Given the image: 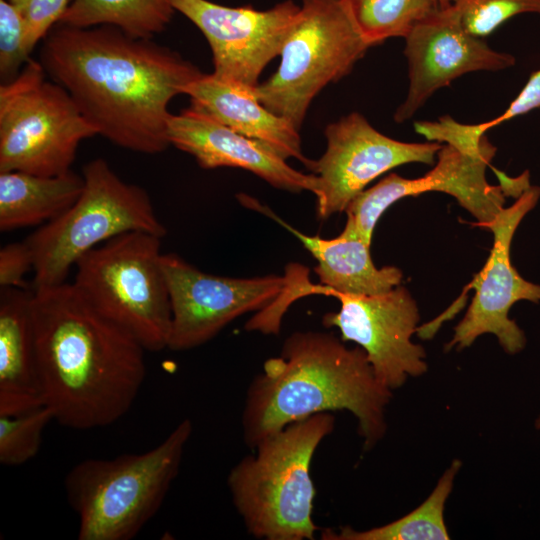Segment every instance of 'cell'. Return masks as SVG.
<instances>
[{"instance_id": "6da1fadb", "label": "cell", "mask_w": 540, "mask_h": 540, "mask_svg": "<svg viewBox=\"0 0 540 540\" xmlns=\"http://www.w3.org/2000/svg\"><path fill=\"white\" fill-rule=\"evenodd\" d=\"M40 63L97 135L144 154L170 146L169 103L203 74L172 49L110 25L58 23L43 40Z\"/></svg>"}, {"instance_id": "7a4b0ae2", "label": "cell", "mask_w": 540, "mask_h": 540, "mask_svg": "<svg viewBox=\"0 0 540 540\" xmlns=\"http://www.w3.org/2000/svg\"><path fill=\"white\" fill-rule=\"evenodd\" d=\"M31 312L44 404L60 425L109 426L135 402L144 347L96 310L73 283L33 289Z\"/></svg>"}, {"instance_id": "3957f363", "label": "cell", "mask_w": 540, "mask_h": 540, "mask_svg": "<svg viewBox=\"0 0 540 540\" xmlns=\"http://www.w3.org/2000/svg\"><path fill=\"white\" fill-rule=\"evenodd\" d=\"M392 391L376 378L361 347L332 333L297 331L269 358L248 387L242 414L244 442L255 448L285 426L321 412L347 410L358 422L364 449L386 432Z\"/></svg>"}, {"instance_id": "277c9868", "label": "cell", "mask_w": 540, "mask_h": 540, "mask_svg": "<svg viewBox=\"0 0 540 540\" xmlns=\"http://www.w3.org/2000/svg\"><path fill=\"white\" fill-rule=\"evenodd\" d=\"M334 427L331 412L295 421L264 438L255 454L231 469L228 489L249 534L266 540L314 539L311 463Z\"/></svg>"}, {"instance_id": "5b68a950", "label": "cell", "mask_w": 540, "mask_h": 540, "mask_svg": "<svg viewBox=\"0 0 540 540\" xmlns=\"http://www.w3.org/2000/svg\"><path fill=\"white\" fill-rule=\"evenodd\" d=\"M192 431L191 420L185 418L149 451L76 464L64 484L79 518L78 539H133L160 509Z\"/></svg>"}, {"instance_id": "8992f818", "label": "cell", "mask_w": 540, "mask_h": 540, "mask_svg": "<svg viewBox=\"0 0 540 540\" xmlns=\"http://www.w3.org/2000/svg\"><path fill=\"white\" fill-rule=\"evenodd\" d=\"M82 176L74 204L25 240L34 259L33 289L64 283L83 255L118 235L166 234L147 191L122 180L106 160L89 161Z\"/></svg>"}, {"instance_id": "52a82bcc", "label": "cell", "mask_w": 540, "mask_h": 540, "mask_svg": "<svg viewBox=\"0 0 540 540\" xmlns=\"http://www.w3.org/2000/svg\"><path fill=\"white\" fill-rule=\"evenodd\" d=\"M161 239L141 231L118 235L77 261L73 282L96 310L149 352L168 348L171 330Z\"/></svg>"}, {"instance_id": "ba28073f", "label": "cell", "mask_w": 540, "mask_h": 540, "mask_svg": "<svg viewBox=\"0 0 540 540\" xmlns=\"http://www.w3.org/2000/svg\"><path fill=\"white\" fill-rule=\"evenodd\" d=\"M300 15L276 72L254 93L272 113L300 130L314 97L349 74L372 47L346 0H300Z\"/></svg>"}, {"instance_id": "9c48e42d", "label": "cell", "mask_w": 540, "mask_h": 540, "mask_svg": "<svg viewBox=\"0 0 540 540\" xmlns=\"http://www.w3.org/2000/svg\"><path fill=\"white\" fill-rule=\"evenodd\" d=\"M40 61L0 85V172L54 176L71 170L80 143L97 135Z\"/></svg>"}, {"instance_id": "30bf717a", "label": "cell", "mask_w": 540, "mask_h": 540, "mask_svg": "<svg viewBox=\"0 0 540 540\" xmlns=\"http://www.w3.org/2000/svg\"><path fill=\"white\" fill-rule=\"evenodd\" d=\"M495 153L496 147L487 136L478 150L442 145L437 153V163L425 175L409 179L390 173L359 193L344 211L347 220L340 234L371 245L375 226L388 207L402 198L432 191L454 197L477 219L476 225L484 227L504 208L507 196L517 198L531 186L528 171L516 178L499 172L501 184H489L486 168Z\"/></svg>"}, {"instance_id": "8fae6325", "label": "cell", "mask_w": 540, "mask_h": 540, "mask_svg": "<svg viewBox=\"0 0 540 540\" xmlns=\"http://www.w3.org/2000/svg\"><path fill=\"white\" fill-rule=\"evenodd\" d=\"M305 291L306 295L338 299L339 310L323 316L324 326L337 328L344 342L361 347L378 381L391 391L408 377L427 371L424 348L411 340L417 332L419 311L407 288L398 285L380 294L354 295L308 283Z\"/></svg>"}, {"instance_id": "7c38bea8", "label": "cell", "mask_w": 540, "mask_h": 540, "mask_svg": "<svg viewBox=\"0 0 540 540\" xmlns=\"http://www.w3.org/2000/svg\"><path fill=\"white\" fill-rule=\"evenodd\" d=\"M161 263L170 296L172 351L207 343L241 315L271 305L289 285L287 276L212 275L175 253L162 254Z\"/></svg>"}, {"instance_id": "4fadbf2b", "label": "cell", "mask_w": 540, "mask_h": 540, "mask_svg": "<svg viewBox=\"0 0 540 540\" xmlns=\"http://www.w3.org/2000/svg\"><path fill=\"white\" fill-rule=\"evenodd\" d=\"M327 146L313 162L317 175L316 210L320 219L344 212L366 186L391 169L408 164L433 165L442 144L403 142L376 130L358 112L325 128Z\"/></svg>"}, {"instance_id": "5bb4252c", "label": "cell", "mask_w": 540, "mask_h": 540, "mask_svg": "<svg viewBox=\"0 0 540 540\" xmlns=\"http://www.w3.org/2000/svg\"><path fill=\"white\" fill-rule=\"evenodd\" d=\"M169 2L207 39L213 74L247 89H255L267 64L281 54L300 15V6L292 0L268 10L227 7L208 0Z\"/></svg>"}, {"instance_id": "9a60e30c", "label": "cell", "mask_w": 540, "mask_h": 540, "mask_svg": "<svg viewBox=\"0 0 540 540\" xmlns=\"http://www.w3.org/2000/svg\"><path fill=\"white\" fill-rule=\"evenodd\" d=\"M540 198V187H528L509 207L486 224L494 235L490 255L471 286L475 295L463 319L454 328L448 351L464 349L483 334H493L508 354H516L526 345V337L516 322L509 318L511 307L520 300L540 302V285L525 280L512 265L510 248L514 233L524 216Z\"/></svg>"}, {"instance_id": "2e32d148", "label": "cell", "mask_w": 540, "mask_h": 540, "mask_svg": "<svg viewBox=\"0 0 540 540\" xmlns=\"http://www.w3.org/2000/svg\"><path fill=\"white\" fill-rule=\"evenodd\" d=\"M404 39L409 87L394 114L397 123L410 119L438 89L456 78L474 71L503 70L516 61L468 33L452 4L438 7L416 23Z\"/></svg>"}, {"instance_id": "e0dca14e", "label": "cell", "mask_w": 540, "mask_h": 540, "mask_svg": "<svg viewBox=\"0 0 540 540\" xmlns=\"http://www.w3.org/2000/svg\"><path fill=\"white\" fill-rule=\"evenodd\" d=\"M168 139L170 145L193 156L204 169L241 168L281 190L317 192L316 174L292 168L262 143L235 132L192 105L171 114Z\"/></svg>"}, {"instance_id": "ac0fdd59", "label": "cell", "mask_w": 540, "mask_h": 540, "mask_svg": "<svg viewBox=\"0 0 540 540\" xmlns=\"http://www.w3.org/2000/svg\"><path fill=\"white\" fill-rule=\"evenodd\" d=\"M184 94L192 106L223 125L256 140L284 159L295 158L311 170L314 160L302 152L301 137L288 120L280 117L247 89L212 74H202L190 83Z\"/></svg>"}, {"instance_id": "d6986e66", "label": "cell", "mask_w": 540, "mask_h": 540, "mask_svg": "<svg viewBox=\"0 0 540 540\" xmlns=\"http://www.w3.org/2000/svg\"><path fill=\"white\" fill-rule=\"evenodd\" d=\"M33 290L0 291V415H17L44 404L31 312Z\"/></svg>"}, {"instance_id": "ffe728a7", "label": "cell", "mask_w": 540, "mask_h": 540, "mask_svg": "<svg viewBox=\"0 0 540 540\" xmlns=\"http://www.w3.org/2000/svg\"><path fill=\"white\" fill-rule=\"evenodd\" d=\"M270 216L294 234L318 262L314 270L323 289L375 295L400 285L402 271L394 266L377 268L370 255V245L361 239L341 234L331 239L306 235L273 213Z\"/></svg>"}, {"instance_id": "44dd1931", "label": "cell", "mask_w": 540, "mask_h": 540, "mask_svg": "<svg viewBox=\"0 0 540 540\" xmlns=\"http://www.w3.org/2000/svg\"><path fill=\"white\" fill-rule=\"evenodd\" d=\"M84 180L70 170L54 176L21 171L0 172V230L44 225L71 207Z\"/></svg>"}, {"instance_id": "7402d4cb", "label": "cell", "mask_w": 540, "mask_h": 540, "mask_svg": "<svg viewBox=\"0 0 540 540\" xmlns=\"http://www.w3.org/2000/svg\"><path fill=\"white\" fill-rule=\"evenodd\" d=\"M174 12L169 0H69L59 24L110 25L134 38L152 39L165 30Z\"/></svg>"}, {"instance_id": "603a6c76", "label": "cell", "mask_w": 540, "mask_h": 540, "mask_svg": "<svg viewBox=\"0 0 540 540\" xmlns=\"http://www.w3.org/2000/svg\"><path fill=\"white\" fill-rule=\"evenodd\" d=\"M461 465V461L454 460L428 498L403 517L386 525L363 531L349 526L338 530L324 528L321 530L320 538L323 540H448L450 537L444 521L445 503Z\"/></svg>"}, {"instance_id": "cb8c5ba5", "label": "cell", "mask_w": 540, "mask_h": 540, "mask_svg": "<svg viewBox=\"0 0 540 540\" xmlns=\"http://www.w3.org/2000/svg\"><path fill=\"white\" fill-rule=\"evenodd\" d=\"M363 36L372 45L405 37L412 27L440 7L436 0H346Z\"/></svg>"}, {"instance_id": "d4e9b609", "label": "cell", "mask_w": 540, "mask_h": 540, "mask_svg": "<svg viewBox=\"0 0 540 540\" xmlns=\"http://www.w3.org/2000/svg\"><path fill=\"white\" fill-rule=\"evenodd\" d=\"M52 411L46 405L17 415H0V463L19 466L37 454Z\"/></svg>"}, {"instance_id": "484cf974", "label": "cell", "mask_w": 540, "mask_h": 540, "mask_svg": "<svg viewBox=\"0 0 540 540\" xmlns=\"http://www.w3.org/2000/svg\"><path fill=\"white\" fill-rule=\"evenodd\" d=\"M471 35L489 36L503 23L520 14L540 15V0H449Z\"/></svg>"}, {"instance_id": "4316f807", "label": "cell", "mask_w": 540, "mask_h": 540, "mask_svg": "<svg viewBox=\"0 0 540 540\" xmlns=\"http://www.w3.org/2000/svg\"><path fill=\"white\" fill-rule=\"evenodd\" d=\"M30 59L25 45V25L14 5L0 0V77L13 80Z\"/></svg>"}, {"instance_id": "83f0119b", "label": "cell", "mask_w": 540, "mask_h": 540, "mask_svg": "<svg viewBox=\"0 0 540 540\" xmlns=\"http://www.w3.org/2000/svg\"><path fill=\"white\" fill-rule=\"evenodd\" d=\"M21 14L25 25V45L29 54L64 15L69 0H7Z\"/></svg>"}, {"instance_id": "f1b7e54d", "label": "cell", "mask_w": 540, "mask_h": 540, "mask_svg": "<svg viewBox=\"0 0 540 540\" xmlns=\"http://www.w3.org/2000/svg\"><path fill=\"white\" fill-rule=\"evenodd\" d=\"M33 267V254L26 241L3 246L0 250V288H26L24 278Z\"/></svg>"}, {"instance_id": "f546056e", "label": "cell", "mask_w": 540, "mask_h": 540, "mask_svg": "<svg viewBox=\"0 0 540 540\" xmlns=\"http://www.w3.org/2000/svg\"><path fill=\"white\" fill-rule=\"evenodd\" d=\"M438 5L440 7H445V6H448L450 5V1L449 0H436Z\"/></svg>"}, {"instance_id": "4dcf8cb0", "label": "cell", "mask_w": 540, "mask_h": 540, "mask_svg": "<svg viewBox=\"0 0 540 540\" xmlns=\"http://www.w3.org/2000/svg\"><path fill=\"white\" fill-rule=\"evenodd\" d=\"M535 427H536L537 429H540V415L538 416V418H537L536 421H535Z\"/></svg>"}]
</instances>
